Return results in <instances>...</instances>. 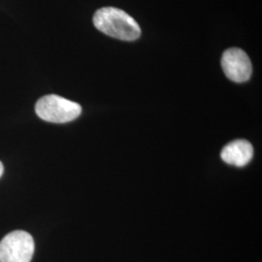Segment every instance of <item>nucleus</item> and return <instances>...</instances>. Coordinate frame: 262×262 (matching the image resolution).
Segmentation results:
<instances>
[{
	"mask_svg": "<svg viewBox=\"0 0 262 262\" xmlns=\"http://www.w3.org/2000/svg\"><path fill=\"white\" fill-rule=\"evenodd\" d=\"M94 25L99 31L110 37L123 41H134L140 37L137 21L124 11L115 7H103L94 16Z\"/></svg>",
	"mask_w": 262,
	"mask_h": 262,
	"instance_id": "1",
	"label": "nucleus"
},
{
	"mask_svg": "<svg viewBox=\"0 0 262 262\" xmlns=\"http://www.w3.org/2000/svg\"><path fill=\"white\" fill-rule=\"evenodd\" d=\"M34 248V240L28 232L13 231L0 242V262H30Z\"/></svg>",
	"mask_w": 262,
	"mask_h": 262,
	"instance_id": "3",
	"label": "nucleus"
},
{
	"mask_svg": "<svg viewBox=\"0 0 262 262\" xmlns=\"http://www.w3.org/2000/svg\"><path fill=\"white\" fill-rule=\"evenodd\" d=\"M35 112L43 121L66 123L77 119L82 113V107L61 96L49 94L38 100L35 105Z\"/></svg>",
	"mask_w": 262,
	"mask_h": 262,
	"instance_id": "2",
	"label": "nucleus"
},
{
	"mask_svg": "<svg viewBox=\"0 0 262 262\" xmlns=\"http://www.w3.org/2000/svg\"><path fill=\"white\" fill-rule=\"evenodd\" d=\"M3 171H4V167H3L2 162L0 161V177H1V176H2V174H3Z\"/></svg>",
	"mask_w": 262,
	"mask_h": 262,
	"instance_id": "6",
	"label": "nucleus"
},
{
	"mask_svg": "<svg viewBox=\"0 0 262 262\" xmlns=\"http://www.w3.org/2000/svg\"><path fill=\"white\" fill-rule=\"evenodd\" d=\"M253 145L247 140L232 141L225 146L221 154L225 163L237 167L247 165L253 159Z\"/></svg>",
	"mask_w": 262,
	"mask_h": 262,
	"instance_id": "5",
	"label": "nucleus"
},
{
	"mask_svg": "<svg viewBox=\"0 0 262 262\" xmlns=\"http://www.w3.org/2000/svg\"><path fill=\"white\" fill-rule=\"evenodd\" d=\"M222 66L225 76L235 83L247 82L253 72L251 59L243 50L230 48L222 57Z\"/></svg>",
	"mask_w": 262,
	"mask_h": 262,
	"instance_id": "4",
	"label": "nucleus"
}]
</instances>
